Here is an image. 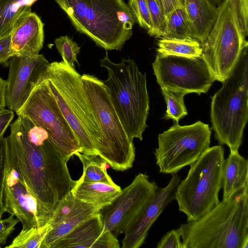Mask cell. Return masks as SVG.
Instances as JSON below:
<instances>
[{
	"instance_id": "cell-37",
	"label": "cell",
	"mask_w": 248,
	"mask_h": 248,
	"mask_svg": "<svg viewBox=\"0 0 248 248\" xmlns=\"http://www.w3.org/2000/svg\"><path fill=\"white\" fill-rule=\"evenodd\" d=\"M14 56L11 45V34L0 38V64L7 65L9 60Z\"/></svg>"
},
{
	"instance_id": "cell-22",
	"label": "cell",
	"mask_w": 248,
	"mask_h": 248,
	"mask_svg": "<svg viewBox=\"0 0 248 248\" xmlns=\"http://www.w3.org/2000/svg\"><path fill=\"white\" fill-rule=\"evenodd\" d=\"M122 191L115 184L103 182H88L79 179L71 190L75 197L82 202L92 204L100 209L110 204Z\"/></svg>"
},
{
	"instance_id": "cell-21",
	"label": "cell",
	"mask_w": 248,
	"mask_h": 248,
	"mask_svg": "<svg viewBox=\"0 0 248 248\" xmlns=\"http://www.w3.org/2000/svg\"><path fill=\"white\" fill-rule=\"evenodd\" d=\"M100 210L92 204L77 199L76 203L70 212L61 223L47 233L41 248H52L64 235Z\"/></svg>"
},
{
	"instance_id": "cell-4",
	"label": "cell",
	"mask_w": 248,
	"mask_h": 248,
	"mask_svg": "<svg viewBox=\"0 0 248 248\" xmlns=\"http://www.w3.org/2000/svg\"><path fill=\"white\" fill-rule=\"evenodd\" d=\"M77 31L106 50H120L136 21L123 0H55Z\"/></svg>"
},
{
	"instance_id": "cell-25",
	"label": "cell",
	"mask_w": 248,
	"mask_h": 248,
	"mask_svg": "<svg viewBox=\"0 0 248 248\" xmlns=\"http://www.w3.org/2000/svg\"><path fill=\"white\" fill-rule=\"evenodd\" d=\"M75 155L78 157L83 166V173L79 178L80 180L115 184L107 171L106 162L99 155H86L79 152L76 153Z\"/></svg>"
},
{
	"instance_id": "cell-9",
	"label": "cell",
	"mask_w": 248,
	"mask_h": 248,
	"mask_svg": "<svg viewBox=\"0 0 248 248\" xmlns=\"http://www.w3.org/2000/svg\"><path fill=\"white\" fill-rule=\"evenodd\" d=\"M239 28L232 0L217 6L215 24L202 44V57L215 80L228 77L248 42Z\"/></svg>"
},
{
	"instance_id": "cell-35",
	"label": "cell",
	"mask_w": 248,
	"mask_h": 248,
	"mask_svg": "<svg viewBox=\"0 0 248 248\" xmlns=\"http://www.w3.org/2000/svg\"><path fill=\"white\" fill-rule=\"evenodd\" d=\"M19 222L14 215L0 220V247L5 244L8 237L14 232Z\"/></svg>"
},
{
	"instance_id": "cell-6",
	"label": "cell",
	"mask_w": 248,
	"mask_h": 248,
	"mask_svg": "<svg viewBox=\"0 0 248 248\" xmlns=\"http://www.w3.org/2000/svg\"><path fill=\"white\" fill-rule=\"evenodd\" d=\"M222 83L211 97V128L219 145H227L231 153L237 152L248 121V47Z\"/></svg>"
},
{
	"instance_id": "cell-14",
	"label": "cell",
	"mask_w": 248,
	"mask_h": 248,
	"mask_svg": "<svg viewBox=\"0 0 248 248\" xmlns=\"http://www.w3.org/2000/svg\"><path fill=\"white\" fill-rule=\"evenodd\" d=\"M3 203L6 212L17 218L22 229L47 223L24 179L13 164L7 151L3 181Z\"/></svg>"
},
{
	"instance_id": "cell-7",
	"label": "cell",
	"mask_w": 248,
	"mask_h": 248,
	"mask_svg": "<svg viewBox=\"0 0 248 248\" xmlns=\"http://www.w3.org/2000/svg\"><path fill=\"white\" fill-rule=\"evenodd\" d=\"M224 151L220 145L209 147L190 165L186 177L178 184L175 199L187 222L198 220L220 202Z\"/></svg>"
},
{
	"instance_id": "cell-1",
	"label": "cell",
	"mask_w": 248,
	"mask_h": 248,
	"mask_svg": "<svg viewBox=\"0 0 248 248\" xmlns=\"http://www.w3.org/2000/svg\"><path fill=\"white\" fill-rule=\"evenodd\" d=\"M17 116L6 137L7 154L48 222L76 181L47 132L27 116Z\"/></svg>"
},
{
	"instance_id": "cell-11",
	"label": "cell",
	"mask_w": 248,
	"mask_h": 248,
	"mask_svg": "<svg viewBox=\"0 0 248 248\" xmlns=\"http://www.w3.org/2000/svg\"><path fill=\"white\" fill-rule=\"evenodd\" d=\"M29 117L44 128L64 158L68 161L80 152L78 140L62 113L47 80L41 75L29 97L16 112Z\"/></svg>"
},
{
	"instance_id": "cell-15",
	"label": "cell",
	"mask_w": 248,
	"mask_h": 248,
	"mask_svg": "<svg viewBox=\"0 0 248 248\" xmlns=\"http://www.w3.org/2000/svg\"><path fill=\"white\" fill-rule=\"evenodd\" d=\"M49 62L43 54L15 55L9 61L6 106L17 111L27 100Z\"/></svg>"
},
{
	"instance_id": "cell-13",
	"label": "cell",
	"mask_w": 248,
	"mask_h": 248,
	"mask_svg": "<svg viewBox=\"0 0 248 248\" xmlns=\"http://www.w3.org/2000/svg\"><path fill=\"white\" fill-rule=\"evenodd\" d=\"M158 188L155 181L149 180L148 175L140 173L136 175L110 204L101 209L104 232L110 231L116 237L124 233L131 219Z\"/></svg>"
},
{
	"instance_id": "cell-30",
	"label": "cell",
	"mask_w": 248,
	"mask_h": 248,
	"mask_svg": "<svg viewBox=\"0 0 248 248\" xmlns=\"http://www.w3.org/2000/svg\"><path fill=\"white\" fill-rule=\"evenodd\" d=\"M56 47L62 57L63 62L75 68L74 62L78 63L77 55L80 52V47L68 35L61 36L54 41Z\"/></svg>"
},
{
	"instance_id": "cell-41",
	"label": "cell",
	"mask_w": 248,
	"mask_h": 248,
	"mask_svg": "<svg viewBox=\"0 0 248 248\" xmlns=\"http://www.w3.org/2000/svg\"><path fill=\"white\" fill-rule=\"evenodd\" d=\"M212 3L218 6L222 3L224 0H209Z\"/></svg>"
},
{
	"instance_id": "cell-39",
	"label": "cell",
	"mask_w": 248,
	"mask_h": 248,
	"mask_svg": "<svg viewBox=\"0 0 248 248\" xmlns=\"http://www.w3.org/2000/svg\"><path fill=\"white\" fill-rule=\"evenodd\" d=\"M164 9L166 19L168 16L175 9L184 6V0H160Z\"/></svg>"
},
{
	"instance_id": "cell-5",
	"label": "cell",
	"mask_w": 248,
	"mask_h": 248,
	"mask_svg": "<svg viewBox=\"0 0 248 248\" xmlns=\"http://www.w3.org/2000/svg\"><path fill=\"white\" fill-rule=\"evenodd\" d=\"M100 66L108 71V78L102 81L128 136L142 140L149 109L146 73L140 71L134 60L122 58L114 63L107 54Z\"/></svg>"
},
{
	"instance_id": "cell-8",
	"label": "cell",
	"mask_w": 248,
	"mask_h": 248,
	"mask_svg": "<svg viewBox=\"0 0 248 248\" xmlns=\"http://www.w3.org/2000/svg\"><path fill=\"white\" fill-rule=\"evenodd\" d=\"M81 80L100 127L101 144L98 155L116 170L132 168L135 147L123 126L106 86L93 75L84 74Z\"/></svg>"
},
{
	"instance_id": "cell-38",
	"label": "cell",
	"mask_w": 248,
	"mask_h": 248,
	"mask_svg": "<svg viewBox=\"0 0 248 248\" xmlns=\"http://www.w3.org/2000/svg\"><path fill=\"white\" fill-rule=\"evenodd\" d=\"M14 117V111L5 108L0 109V140L4 137V134Z\"/></svg>"
},
{
	"instance_id": "cell-33",
	"label": "cell",
	"mask_w": 248,
	"mask_h": 248,
	"mask_svg": "<svg viewBox=\"0 0 248 248\" xmlns=\"http://www.w3.org/2000/svg\"><path fill=\"white\" fill-rule=\"evenodd\" d=\"M240 30L246 37L248 35V0H232Z\"/></svg>"
},
{
	"instance_id": "cell-17",
	"label": "cell",
	"mask_w": 248,
	"mask_h": 248,
	"mask_svg": "<svg viewBox=\"0 0 248 248\" xmlns=\"http://www.w3.org/2000/svg\"><path fill=\"white\" fill-rule=\"evenodd\" d=\"M119 248L113 233L104 232L100 211L64 235L52 248Z\"/></svg>"
},
{
	"instance_id": "cell-2",
	"label": "cell",
	"mask_w": 248,
	"mask_h": 248,
	"mask_svg": "<svg viewBox=\"0 0 248 248\" xmlns=\"http://www.w3.org/2000/svg\"><path fill=\"white\" fill-rule=\"evenodd\" d=\"M41 75L47 80L62 113L76 135L80 153L98 155L100 127L81 76L63 61L49 63Z\"/></svg>"
},
{
	"instance_id": "cell-20",
	"label": "cell",
	"mask_w": 248,
	"mask_h": 248,
	"mask_svg": "<svg viewBox=\"0 0 248 248\" xmlns=\"http://www.w3.org/2000/svg\"><path fill=\"white\" fill-rule=\"evenodd\" d=\"M222 201H225L248 187V160L238 152L224 159L222 170Z\"/></svg>"
},
{
	"instance_id": "cell-29",
	"label": "cell",
	"mask_w": 248,
	"mask_h": 248,
	"mask_svg": "<svg viewBox=\"0 0 248 248\" xmlns=\"http://www.w3.org/2000/svg\"><path fill=\"white\" fill-rule=\"evenodd\" d=\"M152 21V28L148 31L151 36L162 38L166 28V16L160 0H146Z\"/></svg>"
},
{
	"instance_id": "cell-36",
	"label": "cell",
	"mask_w": 248,
	"mask_h": 248,
	"mask_svg": "<svg viewBox=\"0 0 248 248\" xmlns=\"http://www.w3.org/2000/svg\"><path fill=\"white\" fill-rule=\"evenodd\" d=\"M181 234L178 229L166 233L158 243L157 248H183Z\"/></svg>"
},
{
	"instance_id": "cell-3",
	"label": "cell",
	"mask_w": 248,
	"mask_h": 248,
	"mask_svg": "<svg viewBox=\"0 0 248 248\" xmlns=\"http://www.w3.org/2000/svg\"><path fill=\"white\" fill-rule=\"evenodd\" d=\"M178 229L183 248H248V187Z\"/></svg>"
},
{
	"instance_id": "cell-23",
	"label": "cell",
	"mask_w": 248,
	"mask_h": 248,
	"mask_svg": "<svg viewBox=\"0 0 248 248\" xmlns=\"http://www.w3.org/2000/svg\"><path fill=\"white\" fill-rule=\"evenodd\" d=\"M37 0H0V38L11 34Z\"/></svg>"
},
{
	"instance_id": "cell-34",
	"label": "cell",
	"mask_w": 248,
	"mask_h": 248,
	"mask_svg": "<svg viewBox=\"0 0 248 248\" xmlns=\"http://www.w3.org/2000/svg\"><path fill=\"white\" fill-rule=\"evenodd\" d=\"M7 151L6 137L0 140V220L5 211L3 203V181Z\"/></svg>"
},
{
	"instance_id": "cell-18",
	"label": "cell",
	"mask_w": 248,
	"mask_h": 248,
	"mask_svg": "<svg viewBox=\"0 0 248 248\" xmlns=\"http://www.w3.org/2000/svg\"><path fill=\"white\" fill-rule=\"evenodd\" d=\"M44 26L35 13H30L11 34V45L14 55L38 54L43 46Z\"/></svg>"
},
{
	"instance_id": "cell-32",
	"label": "cell",
	"mask_w": 248,
	"mask_h": 248,
	"mask_svg": "<svg viewBox=\"0 0 248 248\" xmlns=\"http://www.w3.org/2000/svg\"><path fill=\"white\" fill-rule=\"evenodd\" d=\"M76 201L77 198L71 191L61 202L47 222L50 224L52 229L61 223L70 212L73 208Z\"/></svg>"
},
{
	"instance_id": "cell-24",
	"label": "cell",
	"mask_w": 248,
	"mask_h": 248,
	"mask_svg": "<svg viewBox=\"0 0 248 248\" xmlns=\"http://www.w3.org/2000/svg\"><path fill=\"white\" fill-rule=\"evenodd\" d=\"M157 53L164 56L197 58L202 56L201 43L193 38L162 37L158 43Z\"/></svg>"
},
{
	"instance_id": "cell-27",
	"label": "cell",
	"mask_w": 248,
	"mask_h": 248,
	"mask_svg": "<svg viewBox=\"0 0 248 248\" xmlns=\"http://www.w3.org/2000/svg\"><path fill=\"white\" fill-rule=\"evenodd\" d=\"M52 229L50 224L38 227L22 229L20 232L6 248H41L47 233Z\"/></svg>"
},
{
	"instance_id": "cell-40",
	"label": "cell",
	"mask_w": 248,
	"mask_h": 248,
	"mask_svg": "<svg viewBox=\"0 0 248 248\" xmlns=\"http://www.w3.org/2000/svg\"><path fill=\"white\" fill-rule=\"evenodd\" d=\"M7 81L0 77V109L6 106L5 95Z\"/></svg>"
},
{
	"instance_id": "cell-31",
	"label": "cell",
	"mask_w": 248,
	"mask_h": 248,
	"mask_svg": "<svg viewBox=\"0 0 248 248\" xmlns=\"http://www.w3.org/2000/svg\"><path fill=\"white\" fill-rule=\"evenodd\" d=\"M128 5L139 25L150 31L152 24L147 0H129Z\"/></svg>"
},
{
	"instance_id": "cell-26",
	"label": "cell",
	"mask_w": 248,
	"mask_h": 248,
	"mask_svg": "<svg viewBox=\"0 0 248 248\" xmlns=\"http://www.w3.org/2000/svg\"><path fill=\"white\" fill-rule=\"evenodd\" d=\"M163 37L178 39L192 38L190 25L184 6L175 9L167 17L166 32Z\"/></svg>"
},
{
	"instance_id": "cell-19",
	"label": "cell",
	"mask_w": 248,
	"mask_h": 248,
	"mask_svg": "<svg viewBox=\"0 0 248 248\" xmlns=\"http://www.w3.org/2000/svg\"><path fill=\"white\" fill-rule=\"evenodd\" d=\"M184 7L192 37L203 43L215 24L217 7L209 0H184Z\"/></svg>"
},
{
	"instance_id": "cell-10",
	"label": "cell",
	"mask_w": 248,
	"mask_h": 248,
	"mask_svg": "<svg viewBox=\"0 0 248 248\" xmlns=\"http://www.w3.org/2000/svg\"><path fill=\"white\" fill-rule=\"evenodd\" d=\"M211 129L199 121L181 126L179 123L158 135V147L154 152L159 172L177 173L194 163L210 147Z\"/></svg>"
},
{
	"instance_id": "cell-16",
	"label": "cell",
	"mask_w": 248,
	"mask_h": 248,
	"mask_svg": "<svg viewBox=\"0 0 248 248\" xmlns=\"http://www.w3.org/2000/svg\"><path fill=\"white\" fill-rule=\"evenodd\" d=\"M180 182L178 175L173 174L165 187L158 188L155 195L141 207L126 227L122 241L123 248H139L142 245L153 224L168 204L175 199Z\"/></svg>"
},
{
	"instance_id": "cell-28",
	"label": "cell",
	"mask_w": 248,
	"mask_h": 248,
	"mask_svg": "<svg viewBox=\"0 0 248 248\" xmlns=\"http://www.w3.org/2000/svg\"><path fill=\"white\" fill-rule=\"evenodd\" d=\"M160 87L167 105V110L163 118L172 119L174 122L179 123L180 119L187 115L184 101L186 94L166 87Z\"/></svg>"
},
{
	"instance_id": "cell-12",
	"label": "cell",
	"mask_w": 248,
	"mask_h": 248,
	"mask_svg": "<svg viewBox=\"0 0 248 248\" xmlns=\"http://www.w3.org/2000/svg\"><path fill=\"white\" fill-rule=\"evenodd\" d=\"M152 66L160 87L186 94L206 93L215 81L202 56L192 59L157 53Z\"/></svg>"
}]
</instances>
